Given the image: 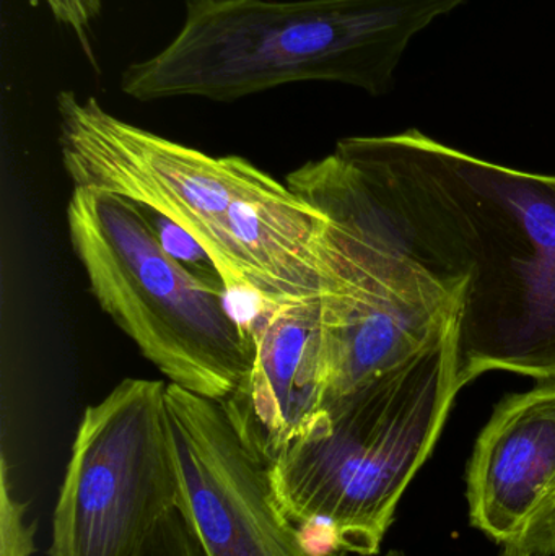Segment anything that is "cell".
Segmentation results:
<instances>
[{"mask_svg":"<svg viewBox=\"0 0 555 556\" xmlns=\"http://www.w3.org/2000/svg\"><path fill=\"white\" fill-rule=\"evenodd\" d=\"M501 556H534V555L521 554V552H507V551H504V552H502Z\"/></svg>","mask_w":555,"mask_h":556,"instance_id":"cell-15","label":"cell"},{"mask_svg":"<svg viewBox=\"0 0 555 556\" xmlns=\"http://www.w3.org/2000/svg\"><path fill=\"white\" fill-rule=\"evenodd\" d=\"M165 412L178 511L204 556H349L316 551L282 518L267 467L244 446L224 402L168 382Z\"/></svg>","mask_w":555,"mask_h":556,"instance_id":"cell-8","label":"cell"},{"mask_svg":"<svg viewBox=\"0 0 555 556\" xmlns=\"http://www.w3.org/2000/svg\"><path fill=\"white\" fill-rule=\"evenodd\" d=\"M495 405L466 469L472 528L507 552L555 556V379Z\"/></svg>","mask_w":555,"mask_h":556,"instance_id":"cell-9","label":"cell"},{"mask_svg":"<svg viewBox=\"0 0 555 556\" xmlns=\"http://www.w3.org/2000/svg\"><path fill=\"white\" fill-rule=\"evenodd\" d=\"M26 505L16 502L9 493L7 466L3 463L2 476V556H31L35 525L25 519Z\"/></svg>","mask_w":555,"mask_h":556,"instance_id":"cell-11","label":"cell"},{"mask_svg":"<svg viewBox=\"0 0 555 556\" xmlns=\"http://www.w3.org/2000/svg\"><path fill=\"white\" fill-rule=\"evenodd\" d=\"M140 556H204V554L181 513L173 509L156 526L155 532L147 542L146 551Z\"/></svg>","mask_w":555,"mask_h":556,"instance_id":"cell-12","label":"cell"},{"mask_svg":"<svg viewBox=\"0 0 555 556\" xmlns=\"http://www.w3.org/2000/svg\"><path fill=\"white\" fill-rule=\"evenodd\" d=\"M65 217L90 293L140 355L169 384L231 397L253 365L254 340L227 291L175 260L129 199L74 188Z\"/></svg>","mask_w":555,"mask_h":556,"instance_id":"cell-5","label":"cell"},{"mask_svg":"<svg viewBox=\"0 0 555 556\" xmlns=\"http://www.w3.org/2000/svg\"><path fill=\"white\" fill-rule=\"evenodd\" d=\"M458 320L427 349L342 392L267 469L282 518L321 552L380 554L398 505L465 388Z\"/></svg>","mask_w":555,"mask_h":556,"instance_id":"cell-4","label":"cell"},{"mask_svg":"<svg viewBox=\"0 0 555 556\" xmlns=\"http://www.w3.org/2000/svg\"><path fill=\"white\" fill-rule=\"evenodd\" d=\"M349 556H409L404 554L403 551H388V552H380V554L375 555H349Z\"/></svg>","mask_w":555,"mask_h":556,"instance_id":"cell-14","label":"cell"},{"mask_svg":"<svg viewBox=\"0 0 555 556\" xmlns=\"http://www.w3.org/2000/svg\"><path fill=\"white\" fill-rule=\"evenodd\" d=\"M329 166L378 228L462 294L466 384L555 379V175L497 165L417 129L345 137Z\"/></svg>","mask_w":555,"mask_h":556,"instance_id":"cell-1","label":"cell"},{"mask_svg":"<svg viewBox=\"0 0 555 556\" xmlns=\"http://www.w3.org/2000/svg\"><path fill=\"white\" fill-rule=\"evenodd\" d=\"M286 182L323 215L316 266L336 399L439 340L458 320L462 294L375 225L325 156Z\"/></svg>","mask_w":555,"mask_h":556,"instance_id":"cell-6","label":"cell"},{"mask_svg":"<svg viewBox=\"0 0 555 556\" xmlns=\"http://www.w3.org/2000/svg\"><path fill=\"white\" fill-rule=\"evenodd\" d=\"M248 323L253 365L222 402L244 446L269 469L325 424L335 401L321 298L261 303Z\"/></svg>","mask_w":555,"mask_h":556,"instance_id":"cell-10","label":"cell"},{"mask_svg":"<svg viewBox=\"0 0 555 556\" xmlns=\"http://www.w3.org/2000/svg\"><path fill=\"white\" fill-rule=\"evenodd\" d=\"M468 0H188L168 46L130 64L121 90L143 103H230L302 81L388 93L414 36Z\"/></svg>","mask_w":555,"mask_h":556,"instance_id":"cell-3","label":"cell"},{"mask_svg":"<svg viewBox=\"0 0 555 556\" xmlns=\"http://www.w3.org/2000/svg\"><path fill=\"white\" fill-rule=\"evenodd\" d=\"M168 382L126 378L85 408L52 516L51 556H140L178 509Z\"/></svg>","mask_w":555,"mask_h":556,"instance_id":"cell-7","label":"cell"},{"mask_svg":"<svg viewBox=\"0 0 555 556\" xmlns=\"http://www.w3.org/2000/svg\"><path fill=\"white\" fill-rule=\"evenodd\" d=\"M59 149L74 188L159 212L217 267L228 294L260 303L318 296L323 215L250 160L212 156L126 123L94 97L58 94Z\"/></svg>","mask_w":555,"mask_h":556,"instance_id":"cell-2","label":"cell"},{"mask_svg":"<svg viewBox=\"0 0 555 556\" xmlns=\"http://www.w3.org/2000/svg\"><path fill=\"white\" fill-rule=\"evenodd\" d=\"M29 2L31 5L45 2L54 18L74 29L84 42L87 29L101 12V0H29Z\"/></svg>","mask_w":555,"mask_h":556,"instance_id":"cell-13","label":"cell"}]
</instances>
